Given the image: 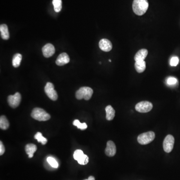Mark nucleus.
<instances>
[{"mask_svg":"<svg viewBox=\"0 0 180 180\" xmlns=\"http://www.w3.org/2000/svg\"><path fill=\"white\" fill-rule=\"evenodd\" d=\"M132 7L133 11L136 14L142 16L147 12L149 3L148 0H134Z\"/></svg>","mask_w":180,"mask_h":180,"instance_id":"obj_1","label":"nucleus"},{"mask_svg":"<svg viewBox=\"0 0 180 180\" xmlns=\"http://www.w3.org/2000/svg\"><path fill=\"white\" fill-rule=\"evenodd\" d=\"M31 116L33 118L39 121H48L51 118L50 114L40 108H34L31 113Z\"/></svg>","mask_w":180,"mask_h":180,"instance_id":"obj_2","label":"nucleus"},{"mask_svg":"<svg viewBox=\"0 0 180 180\" xmlns=\"http://www.w3.org/2000/svg\"><path fill=\"white\" fill-rule=\"evenodd\" d=\"M93 90L88 87H83L76 92V97L78 100L85 99V100H89L93 95Z\"/></svg>","mask_w":180,"mask_h":180,"instance_id":"obj_3","label":"nucleus"},{"mask_svg":"<svg viewBox=\"0 0 180 180\" xmlns=\"http://www.w3.org/2000/svg\"><path fill=\"white\" fill-rule=\"evenodd\" d=\"M155 138V134L153 132L144 133L139 135L137 138L138 143L141 145H147L152 142Z\"/></svg>","mask_w":180,"mask_h":180,"instance_id":"obj_4","label":"nucleus"},{"mask_svg":"<svg viewBox=\"0 0 180 180\" xmlns=\"http://www.w3.org/2000/svg\"><path fill=\"white\" fill-rule=\"evenodd\" d=\"M153 104L148 101H142L135 106V109L140 113H148L152 109Z\"/></svg>","mask_w":180,"mask_h":180,"instance_id":"obj_5","label":"nucleus"},{"mask_svg":"<svg viewBox=\"0 0 180 180\" xmlns=\"http://www.w3.org/2000/svg\"><path fill=\"white\" fill-rule=\"evenodd\" d=\"M175 139L172 135H168L166 137L163 142L164 150L166 153H170L174 148Z\"/></svg>","mask_w":180,"mask_h":180,"instance_id":"obj_6","label":"nucleus"},{"mask_svg":"<svg viewBox=\"0 0 180 180\" xmlns=\"http://www.w3.org/2000/svg\"><path fill=\"white\" fill-rule=\"evenodd\" d=\"M45 92L47 95L52 100H57L58 98V94L56 91L54 89V86L52 83L50 82L47 83L45 87Z\"/></svg>","mask_w":180,"mask_h":180,"instance_id":"obj_7","label":"nucleus"},{"mask_svg":"<svg viewBox=\"0 0 180 180\" xmlns=\"http://www.w3.org/2000/svg\"><path fill=\"white\" fill-rule=\"evenodd\" d=\"M21 101V95L17 92L14 95H10L8 97V102L10 106L13 108H17L19 106Z\"/></svg>","mask_w":180,"mask_h":180,"instance_id":"obj_8","label":"nucleus"},{"mask_svg":"<svg viewBox=\"0 0 180 180\" xmlns=\"http://www.w3.org/2000/svg\"><path fill=\"white\" fill-rule=\"evenodd\" d=\"M43 55L46 58H49L52 56L55 52V48L52 44H46L42 48Z\"/></svg>","mask_w":180,"mask_h":180,"instance_id":"obj_9","label":"nucleus"},{"mask_svg":"<svg viewBox=\"0 0 180 180\" xmlns=\"http://www.w3.org/2000/svg\"><path fill=\"white\" fill-rule=\"evenodd\" d=\"M116 153V147L115 144L112 141L107 142V147L105 149V154L109 157H113Z\"/></svg>","mask_w":180,"mask_h":180,"instance_id":"obj_10","label":"nucleus"},{"mask_svg":"<svg viewBox=\"0 0 180 180\" xmlns=\"http://www.w3.org/2000/svg\"><path fill=\"white\" fill-rule=\"evenodd\" d=\"M99 47L102 51L104 52L110 51L112 49V43L109 40L106 39H103L99 42Z\"/></svg>","mask_w":180,"mask_h":180,"instance_id":"obj_11","label":"nucleus"},{"mask_svg":"<svg viewBox=\"0 0 180 180\" xmlns=\"http://www.w3.org/2000/svg\"><path fill=\"white\" fill-rule=\"evenodd\" d=\"M70 60L68 55L67 53H63L58 56L56 61V63L58 66H64L68 64L70 62Z\"/></svg>","mask_w":180,"mask_h":180,"instance_id":"obj_12","label":"nucleus"},{"mask_svg":"<svg viewBox=\"0 0 180 180\" xmlns=\"http://www.w3.org/2000/svg\"><path fill=\"white\" fill-rule=\"evenodd\" d=\"M148 53V50L146 49H143L139 50L135 55L134 57L135 62H140L144 61L147 57Z\"/></svg>","mask_w":180,"mask_h":180,"instance_id":"obj_13","label":"nucleus"},{"mask_svg":"<svg viewBox=\"0 0 180 180\" xmlns=\"http://www.w3.org/2000/svg\"><path fill=\"white\" fill-rule=\"evenodd\" d=\"M0 32H1V36L2 39L5 40H7L9 39L10 34H9L8 26L7 25H1Z\"/></svg>","mask_w":180,"mask_h":180,"instance_id":"obj_14","label":"nucleus"},{"mask_svg":"<svg viewBox=\"0 0 180 180\" xmlns=\"http://www.w3.org/2000/svg\"><path fill=\"white\" fill-rule=\"evenodd\" d=\"M37 150L36 145L33 144H28L25 147L26 153L29 155V158H32L33 157L34 154Z\"/></svg>","mask_w":180,"mask_h":180,"instance_id":"obj_15","label":"nucleus"},{"mask_svg":"<svg viewBox=\"0 0 180 180\" xmlns=\"http://www.w3.org/2000/svg\"><path fill=\"white\" fill-rule=\"evenodd\" d=\"M106 112V119L108 121H111L114 118L115 111L111 106L109 105L105 108Z\"/></svg>","mask_w":180,"mask_h":180,"instance_id":"obj_16","label":"nucleus"},{"mask_svg":"<svg viewBox=\"0 0 180 180\" xmlns=\"http://www.w3.org/2000/svg\"><path fill=\"white\" fill-rule=\"evenodd\" d=\"M135 67L137 72L139 73H141L145 70L146 62L145 61H140V62H135Z\"/></svg>","mask_w":180,"mask_h":180,"instance_id":"obj_17","label":"nucleus"},{"mask_svg":"<svg viewBox=\"0 0 180 180\" xmlns=\"http://www.w3.org/2000/svg\"><path fill=\"white\" fill-rule=\"evenodd\" d=\"M22 59V56L21 54H16L13 56V61H12V64L13 66L15 68H18L19 67L21 64V61Z\"/></svg>","mask_w":180,"mask_h":180,"instance_id":"obj_18","label":"nucleus"},{"mask_svg":"<svg viewBox=\"0 0 180 180\" xmlns=\"http://www.w3.org/2000/svg\"><path fill=\"white\" fill-rule=\"evenodd\" d=\"M10 124L6 117L5 116H1L0 118V128L2 130H5L9 128Z\"/></svg>","mask_w":180,"mask_h":180,"instance_id":"obj_19","label":"nucleus"},{"mask_svg":"<svg viewBox=\"0 0 180 180\" xmlns=\"http://www.w3.org/2000/svg\"><path fill=\"white\" fill-rule=\"evenodd\" d=\"M34 138L36 139L39 143H42L43 145H45L47 143V139L43 136L41 133L38 132L34 136Z\"/></svg>","mask_w":180,"mask_h":180,"instance_id":"obj_20","label":"nucleus"},{"mask_svg":"<svg viewBox=\"0 0 180 180\" xmlns=\"http://www.w3.org/2000/svg\"><path fill=\"white\" fill-rule=\"evenodd\" d=\"M54 10L56 12H60L62 9V0H53Z\"/></svg>","mask_w":180,"mask_h":180,"instance_id":"obj_21","label":"nucleus"},{"mask_svg":"<svg viewBox=\"0 0 180 180\" xmlns=\"http://www.w3.org/2000/svg\"><path fill=\"white\" fill-rule=\"evenodd\" d=\"M47 162L50 166L53 168H58L59 164L57 161L53 157H49L47 159Z\"/></svg>","mask_w":180,"mask_h":180,"instance_id":"obj_22","label":"nucleus"},{"mask_svg":"<svg viewBox=\"0 0 180 180\" xmlns=\"http://www.w3.org/2000/svg\"><path fill=\"white\" fill-rule=\"evenodd\" d=\"M73 125L77 127L78 129L81 130H85L87 128V125L86 123H81L78 120H75L73 122Z\"/></svg>","mask_w":180,"mask_h":180,"instance_id":"obj_23","label":"nucleus"},{"mask_svg":"<svg viewBox=\"0 0 180 180\" xmlns=\"http://www.w3.org/2000/svg\"><path fill=\"white\" fill-rule=\"evenodd\" d=\"M78 162L80 165H86L89 162V157H88L86 155L84 154L81 157V158L79 160Z\"/></svg>","mask_w":180,"mask_h":180,"instance_id":"obj_24","label":"nucleus"},{"mask_svg":"<svg viewBox=\"0 0 180 180\" xmlns=\"http://www.w3.org/2000/svg\"><path fill=\"white\" fill-rule=\"evenodd\" d=\"M84 154V153L81 150H77L74 153V158L75 160L78 161Z\"/></svg>","mask_w":180,"mask_h":180,"instance_id":"obj_25","label":"nucleus"},{"mask_svg":"<svg viewBox=\"0 0 180 180\" xmlns=\"http://www.w3.org/2000/svg\"><path fill=\"white\" fill-rule=\"evenodd\" d=\"M179 62V58H178L177 57H172V58H171V60H170V65L171 66L175 67V66H177Z\"/></svg>","mask_w":180,"mask_h":180,"instance_id":"obj_26","label":"nucleus"},{"mask_svg":"<svg viewBox=\"0 0 180 180\" xmlns=\"http://www.w3.org/2000/svg\"><path fill=\"white\" fill-rule=\"evenodd\" d=\"M167 83L168 85L173 86L177 83V80L174 77H169L167 80Z\"/></svg>","mask_w":180,"mask_h":180,"instance_id":"obj_27","label":"nucleus"},{"mask_svg":"<svg viewBox=\"0 0 180 180\" xmlns=\"http://www.w3.org/2000/svg\"><path fill=\"white\" fill-rule=\"evenodd\" d=\"M5 152V148L4 147L2 142H0V155L2 156L4 154V153Z\"/></svg>","mask_w":180,"mask_h":180,"instance_id":"obj_28","label":"nucleus"},{"mask_svg":"<svg viewBox=\"0 0 180 180\" xmlns=\"http://www.w3.org/2000/svg\"><path fill=\"white\" fill-rule=\"evenodd\" d=\"M95 180V178H94V177L90 176L88 179H86V180Z\"/></svg>","mask_w":180,"mask_h":180,"instance_id":"obj_29","label":"nucleus"},{"mask_svg":"<svg viewBox=\"0 0 180 180\" xmlns=\"http://www.w3.org/2000/svg\"><path fill=\"white\" fill-rule=\"evenodd\" d=\"M109 62H111V60H109Z\"/></svg>","mask_w":180,"mask_h":180,"instance_id":"obj_30","label":"nucleus"}]
</instances>
